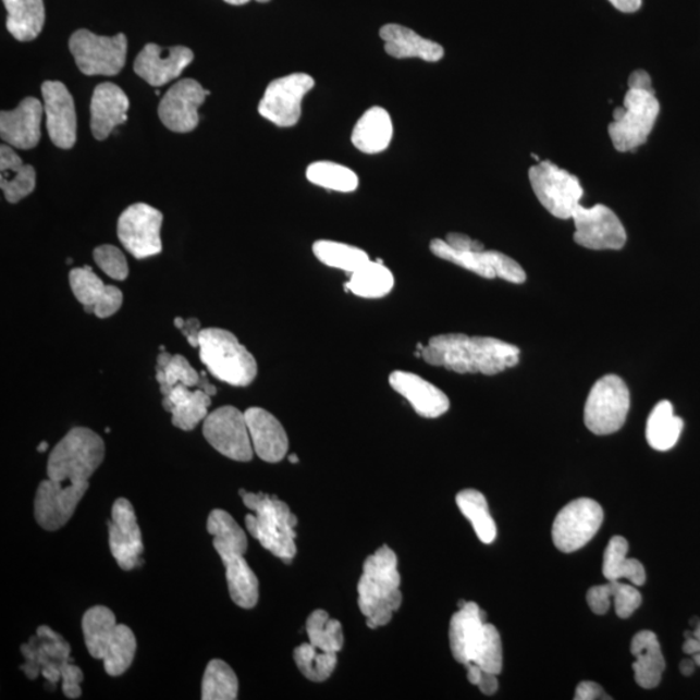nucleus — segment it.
Returning a JSON list of instances; mask_svg holds the SVG:
<instances>
[{
  "instance_id": "1",
  "label": "nucleus",
  "mask_w": 700,
  "mask_h": 700,
  "mask_svg": "<svg viewBox=\"0 0 700 700\" xmlns=\"http://www.w3.org/2000/svg\"><path fill=\"white\" fill-rule=\"evenodd\" d=\"M518 346L495 337L445 334L430 339L421 349L428 365L445 367L458 373L498 376L519 364Z\"/></svg>"
},
{
  "instance_id": "2",
  "label": "nucleus",
  "mask_w": 700,
  "mask_h": 700,
  "mask_svg": "<svg viewBox=\"0 0 700 700\" xmlns=\"http://www.w3.org/2000/svg\"><path fill=\"white\" fill-rule=\"evenodd\" d=\"M400 586L396 554L389 547L378 549L366 560L358 582V606L367 627L377 629L392 621L403 603Z\"/></svg>"
},
{
  "instance_id": "3",
  "label": "nucleus",
  "mask_w": 700,
  "mask_h": 700,
  "mask_svg": "<svg viewBox=\"0 0 700 700\" xmlns=\"http://www.w3.org/2000/svg\"><path fill=\"white\" fill-rule=\"evenodd\" d=\"M628 86L624 106L616 108L614 121L609 125L610 138L618 152L636 151L644 145L661 112L648 72L631 73Z\"/></svg>"
},
{
  "instance_id": "4",
  "label": "nucleus",
  "mask_w": 700,
  "mask_h": 700,
  "mask_svg": "<svg viewBox=\"0 0 700 700\" xmlns=\"http://www.w3.org/2000/svg\"><path fill=\"white\" fill-rule=\"evenodd\" d=\"M22 652L26 661L22 670L30 679L39 673L52 686L63 679L65 697L77 699L83 695L79 685L84 681V672L73 664L70 643L51 628L39 627L37 636L23 644Z\"/></svg>"
},
{
  "instance_id": "5",
  "label": "nucleus",
  "mask_w": 700,
  "mask_h": 700,
  "mask_svg": "<svg viewBox=\"0 0 700 700\" xmlns=\"http://www.w3.org/2000/svg\"><path fill=\"white\" fill-rule=\"evenodd\" d=\"M241 495L244 505L255 512V515L246 516L249 533L271 554L291 563L296 555L297 518L291 513L288 505L265 493L241 491Z\"/></svg>"
},
{
  "instance_id": "6",
  "label": "nucleus",
  "mask_w": 700,
  "mask_h": 700,
  "mask_svg": "<svg viewBox=\"0 0 700 700\" xmlns=\"http://www.w3.org/2000/svg\"><path fill=\"white\" fill-rule=\"evenodd\" d=\"M200 359L212 376L234 386H247L257 377L256 359L228 330L204 329L199 339Z\"/></svg>"
},
{
  "instance_id": "7",
  "label": "nucleus",
  "mask_w": 700,
  "mask_h": 700,
  "mask_svg": "<svg viewBox=\"0 0 700 700\" xmlns=\"http://www.w3.org/2000/svg\"><path fill=\"white\" fill-rule=\"evenodd\" d=\"M105 441L88 428L76 427L53 447L47 477L63 482L88 481L105 459Z\"/></svg>"
},
{
  "instance_id": "8",
  "label": "nucleus",
  "mask_w": 700,
  "mask_h": 700,
  "mask_svg": "<svg viewBox=\"0 0 700 700\" xmlns=\"http://www.w3.org/2000/svg\"><path fill=\"white\" fill-rule=\"evenodd\" d=\"M529 181L542 207L556 219H573L575 209L580 206L584 189L580 180L567 170L540 161L529 169Z\"/></svg>"
},
{
  "instance_id": "9",
  "label": "nucleus",
  "mask_w": 700,
  "mask_h": 700,
  "mask_svg": "<svg viewBox=\"0 0 700 700\" xmlns=\"http://www.w3.org/2000/svg\"><path fill=\"white\" fill-rule=\"evenodd\" d=\"M630 409V393L627 384L617 376L598 380L590 390L584 421L594 434L615 433L624 426Z\"/></svg>"
},
{
  "instance_id": "10",
  "label": "nucleus",
  "mask_w": 700,
  "mask_h": 700,
  "mask_svg": "<svg viewBox=\"0 0 700 700\" xmlns=\"http://www.w3.org/2000/svg\"><path fill=\"white\" fill-rule=\"evenodd\" d=\"M70 50L86 76H115L126 63L127 39L124 34L103 37L81 29L73 33Z\"/></svg>"
},
{
  "instance_id": "11",
  "label": "nucleus",
  "mask_w": 700,
  "mask_h": 700,
  "mask_svg": "<svg viewBox=\"0 0 700 700\" xmlns=\"http://www.w3.org/2000/svg\"><path fill=\"white\" fill-rule=\"evenodd\" d=\"M204 438L217 452L230 459L249 462L254 458L246 414L234 406H222L208 414L202 426Z\"/></svg>"
},
{
  "instance_id": "12",
  "label": "nucleus",
  "mask_w": 700,
  "mask_h": 700,
  "mask_svg": "<svg viewBox=\"0 0 700 700\" xmlns=\"http://www.w3.org/2000/svg\"><path fill=\"white\" fill-rule=\"evenodd\" d=\"M602 523L603 508L594 500L579 499L569 502L554 520V545L563 553H574L593 539Z\"/></svg>"
},
{
  "instance_id": "13",
  "label": "nucleus",
  "mask_w": 700,
  "mask_h": 700,
  "mask_svg": "<svg viewBox=\"0 0 700 700\" xmlns=\"http://www.w3.org/2000/svg\"><path fill=\"white\" fill-rule=\"evenodd\" d=\"M430 249L441 260L458 265L486 280L501 278L515 284L525 283L527 280L526 271L520 265L498 250H457L443 240H433Z\"/></svg>"
},
{
  "instance_id": "14",
  "label": "nucleus",
  "mask_w": 700,
  "mask_h": 700,
  "mask_svg": "<svg viewBox=\"0 0 700 700\" xmlns=\"http://www.w3.org/2000/svg\"><path fill=\"white\" fill-rule=\"evenodd\" d=\"M315 87L307 73H294L271 83L258 105V113L280 127L295 126L302 118L305 95Z\"/></svg>"
},
{
  "instance_id": "15",
  "label": "nucleus",
  "mask_w": 700,
  "mask_h": 700,
  "mask_svg": "<svg viewBox=\"0 0 700 700\" xmlns=\"http://www.w3.org/2000/svg\"><path fill=\"white\" fill-rule=\"evenodd\" d=\"M162 213L145 202H137L124 210L118 224L119 240L135 258L161 254Z\"/></svg>"
},
{
  "instance_id": "16",
  "label": "nucleus",
  "mask_w": 700,
  "mask_h": 700,
  "mask_svg": "<svg viewBox=\"0 0 700 700\" xmlns=\"http://www.w3.org/2000/svg\"><path fill=\"white\" fill-rule=\"evenodd\" d=\"M90 488V482H63L47 479L40 482L34 501V515L46 531H58L71 520Z\"/></svg>"
},
{
  "instance_id": "17",
  "label": "nucleus",
  "mask_w": 700,
  "mask_h": 700,
  "mask_svg": "<svg viewBox=\"0 0 700 700\" xmlns=\"http://www.w3.org/2000/svg\"><path fill=\"white\" fill-rule=\"evenodd\" d=\"M576 233L574 240L579 246L593 250H618L627 243V231L614 210L597 204L591 208L581 204L573 214Z\"/></svg>"
},
{
  "instance_id": "18",
  "label": "nucleus",
  "mask_w": 700,
  "mask_h": 700,
  "mask_svg": "<svg viewBox=\"0 0 700 700\" xmlns=\"http://www.w3.org/2000/svg\"><path fill=\"white\" fill-rule=\"evenodd\" d=\"M210 93L195 79H182L162 97L159 115L174 133H189L199 124V108Z\"/></svg>"
},
{
  "instance_id": "19",
  "label": "nucleus",
  "mask_w": 700,
  "mask_h": 700,
  "mask_svg": "<svg viewBox=\"0 0 700 700\" xmlns=\"http://www.w3.org/2000/svg\"><path fill=\"white\" fill-rule=\"evenodd\" d=\"M42 95L47 132L53 145L71 149L77 140V115L70 90L58 81H47Z\"/></svg>"
},
{
  "instance_id": "20",
  "label": "nucleus",
  "mask_w": 700,
  "mask_h": 700,
  "mask_svg": "<svg viewBox=\"0 0 700 700\" xmlns=\"http://www.w3.org/2000/svg\"><path fill=\"white\" fill-rule=\"evenodd\" d=\"M110 548L115 562L124 570L140 566L143 542L140 528L131 501L119 499L112 507Z\"/></svg>"
},
{
  "instance_id": "21",
  "label": "nucleus",
  "mask_w": 700,
  "mask_h": 700,
  "mask_svg": "<svg viewBox=\"0 0 700 700\" xmlns=\"http://www.w3.org/2000/svg\"><path fill=\"white\" fill-rule=\"evenodd\" d=\"M194 61V52L185 46L170 49L149 44L135 59L134 71L153 87H161L179 78L185 67Z\"/></svg>"
},
{
  "instance_id": "22",
  "label": "nucleus",
  "mask_w": 700,
  "mask_h": 700,
  "mask_svg": "<svg viewBox=\"0 0 700 700\" xmlns=\"http://www.w3.org/2000/svg\"><path fill=\"white\" fill-rule=\"evenodd\" d=\"M70 283L74 296L84 305L86 312L100 319L115 315L124 303L120 288L106 285L90 267L73 269Z\"/></svg>"
},
{
  "instance_id": "23",
  "label": "nucleus",
  "mask_w": 700,
  "mask_h": 700,
  "mask_svg": "<svg viewBox=\"0 0 700 700\" xmlns=\"http://www.w3.org/2000/svg\"><path fill=\"white\" fill-rule=\"evenodd\" d=\"M390 385L401 396L409 401L413 409L420 417L439 418L444 416L451 407V401L446 394L417 373L393 371L390 376Z\"/></svg>"
},
{
  "instance_id": "24",
  "label": "nucleus",
  "mask_w": 700,
  "mask_h": 700,
  "mask_svg": "<svg viewBox=\"0 0 700 700\" xmlns=\"http://www.w3.org/2000/svg\"><path fill=\"white\" fill-rule=\"evenodd\" d=\"M45 108L36 98H26L16 110L0 114V135L13 148L32 149L40 139Z\"/></svg>"
},
{
  "instance_id": "25",
  "label": "nucleus",
  "mask_w": 700,
  "mask_h": 700,
  "mask_svg": "<svg viewBox=\"0 0 700 700\" xmlns=\"http://www.w3.org/2000/svg\"><path fill=\"white\" fill-rule=\"evenodd\" d=\"M244 414L257 457L269 464L281 462L288 452V437L281 421L261 407H250Z\"/></svg>"
},
{
  "instance_id": "26",
  "label": "nucleus",
  "mask_w": 700,
  "mask_h": 700,
  "mask_svg": "<svg viewBox=\"0 0 700 700\" xmlns=\"http://www.w3.org/2000/svg\"><path fill=\"white\" fill-rule=\"evenodd\" d=\"M131 103L126 94L118 85L101 84L93 94L91 132L95 139L105 140L113 133L114 127L125 124Z\"/></svg>"
},
{
  "instance_id": "27",
  "label": "nucleus",
  "mask_w": 700,
  "mask_h": 700,
  "mask_svg": "<svg viewBox=\"0 0 700 700\" xmlns=\"http://www.w3.org/2000/svg\"><path fill=\"white\" fill-rule=\"evenodd\" d=\"M486 623L484 611H481L477 603H460L458 613L452 617L449 630L455 661L464 665L472 663Z\"/></svg>"
},
{
  "instance_id": "28",
  "label": "nucleus",
  "mask_w": 700,
  "mask_h": 700,
  "mask_svg": "<svg viewBox=\"0 0 700 700\" xmlns=\"http://www.w3.org/2000/svg\"><path fill=\"white\" fill-rule=\"evenodd\" d=\"M384 50L394 59H420L438 63L444 58V47L434 40L419 36L417 32L400 24H386L379 32Z\"/></svg>"
},
{
  "instance_id": "29",
  "label": "nucleus",
  "mask_w": 700,
  "mask_h": 700,
  "mask_svg": "<svg viewBox=\"0 0 700 700\" xmlns=\"http://www.w3.org/2000/svg\"><path fill=\"white\" fill-rule=\"evenodd\" d=\"M212 396L201 389L179 384L162 400L164 409L172 414V423L182 431H193L208 417Z\"/></svg>"
},
{
  "instance_id": "30",
  "label": "nucleus",
  "mask_w": 700,
  "mask_h": 700,
  "mask_svg": "<svg viewBox=\"0 0 700 700\" xmlns=\"http://www.w3.org/2000/svg\"><path fill=\"white\" fill-rule=\"evenodd\" d=\"M156 380L160 385L162 396H165L175 385L183 384L189 389H201L210 396H214L217 389L209 383L207 373L197 372L187 361L186 357L181 355H170L162 349L156 365Z\"/></svg>"
},
{
  "instance_id": "31",
  "label": "nucleus",
  "mask_w": 700,
  "mask_h": 700,
  "mask_svg": "<svg viewBox=\"0 0 700 700\" xmlns=\"http://www.w3.org/2000/svg\"><path fill=\"white\" fill-rule=\"evenodd\" d=\"M393 138L391 114L382 107L369 108L352 132V143L358 151L376 155L385 151Z\"/></svg>"
},
{
  "instance_id": "32",
  "label": "nucleus",
  "mask_w": 700,
  "mask_h": 700,
  "mask_svg": "<svg viewBox=\"0 0 700 700\" xmlns=\"http://www.w3.org/2000/svg\"><path fill=\"white\" fill-rule=\"evenodd\" d=\"M631 654L636 656L634 664L636 683L643 689H654L662 681L665 661L655 634L642 630L630 643Z\"/></svg>"
},
{
  "instance_id": "33",
  "label": "nucleus",
  "mask_w": 700,
  "mask_h": 700,
  "mask_svg": "<svg viewBox=\"0 0 700 700\" xmlns=\"http://www.w3.org/2000/svg\"><path fill=\"white\" fill-rule=\"evenodd\" d=\"M243 552L229 550L222 552L221 556L224 568H226V580L231 600L242 609H254L258 602V580L253 568L244 560Z\"/></svg>"
},
{
  "instance_id": "34",
  "label": "nucleus",
  "mask_w": 700,
  "mask_h": 700,
  "mask_svg": "<svg viewBox=\"0 0 700 700\" xmlns=\"http://www.w3.org/2000/svg\"><path fill=\"white\" fill-rule=\"evenodd\" d=\"M36 170L25 165L20 156L9 146L0 147V187L7 201L16 204L36 188Z\"/></svg>"
},
{
  "instance_id": "35",
  "label": "nucleus",
  "mask_w": 700,
  "mask_h": 700,
  "mask_svg": "<svg viewBox=\"0 0 700 700\" xmlns=\"http://www.w3.org/2000/svg\"><path fill=\"white\" fill-rule=\"evenodd\" d=\"M7 29L20 42L36 39L44 29L46 12L44 0H3Z\"/></svg>"
},
{
  "instance_id": "36",
  "label": "nucleus",
  "mask_w": 700,
  "mask_h": 700,
  "mask_svg": "<svg viewBox=\"0 0 700 700\" xmlns=\"http://www.w3.org/2000/svg\"><path fill=\"white\" fill-rule=\"evenodd\" d=\"M628 550L629 543L624 537L615 536L610 540L603 555V576L609 581L627 579L634 586L641 587L646 581L644 567L640 561L628 558Z\"/></svg>"
},
{
  "instance_id": "37",
  "label": "nucleus",
  "mask_w": 700,
  "mask_h": 700,
  "mask_svg": "<svg viewBox=\"0 0 700 700\" xmlns=\"http://www.w3.org/2000/svg\"><path fill=\"white\" fill-rule=\"evenodd\" d=\"M683 430L684 420L675 416L672 404L664 400L650 414L646 439L655 451L667 452L677 444Z\"/></svg>"
},
{
  "instance_id": "38",
  "label": "nucleus",
  "mask_w": 700,
  "mask_h": 700,
  "mask_svg": "<svg viewBox=\"0 0 700 700\" xmlns=\"http://www.w3.org/2000/svg\"><path fill=\"white\" fill-rule=\"evenodd\" d=\"M394 285L392 271L382 260L369 261L351 274L345 291L363 298H382L391 294Z\"/></svg>"
},
{
  "instance_id": "39",
  "label": "nucleus",
  "mask_w": 700,
  "mask_h": 700,
  "mask_svg": "<svg viewBox=\"0 0 700 700\" xmlns=\"http://www.w3.org/2000/svg\"><path fill=\"white\" fill-rule=\"evenodd\" d=\"M115 627H118V623H115V616L110 609L95 606L86 611L83 618V631L86 648L93 658L103 661Z\"/></svg>"
},
{
  "instance_id": "40",
  "label": "nucleus",
  "mask_w": 700,
  "mask_h": 700,
  "mask_svg": "<svg viewBox=\"0 0 700 700\" xmlns=\"http://www.w3.org/2000/svg\"><path fill=\"white\" fill-rule=\"evenodd\" d=\"M312 254L326 267L345 271L346 274L355 273L370 261L369 255L361 248L349 246V244L318 241L312 244Z\"/></svg>"
},
{
  "instance_id": "41",
  "label": "nucleus",
  "mask_w": 700,
  "mask_h": 700,
  "mask_svg": "<svg viewBox=\"0 0 700 700\" xmlns=\"http://www.w3.org/2000/svg\"><path fill=\"white\" fill-rule=\"evenodd\" d=\"M457 505L460 513L466 516L477 532L479 540L484 543H492L498 536V527L489 513L488 502L484 494L466 489L457 495Z\"/></svg>"
},
{
  "instance_id": "42",
  "label": "nucleus",
  "mask_w": 700,
  "mask_h": 700,
  "mask_svg": "<svg viewBox=\"0 0 700 700\" xmlns=\"http://www.w3.org/2000/svg\"><path fill=\"white\" fill-rule=\"evenodd\" d=\"M307 179L312 185L336 193L356 192L358 175L352 169L332 161H316L307 169Z\"/></svg>"
},
{
  "instance_id": "43",
  "label": "nucleus",
  "mask_w": 700,
  "mask_h": 700,
  "mask_svg": "<svg viewBox=\"0 0 700 700\" xmlns=\"http://www.w3.org/2000/svg\"><path fill=\"white\" fill-rule=\"evenodd\" d=\"M137 651V640L133 630L124 624H118L103 658L105 668L110 676H121L131 668Z\"/></svg>"
},
{
  "instance_id": "44",
  "label": "nucleus",
  "mask_w": 700,
  "mask_h": 700,
  "mask_svg": "<svg viewBox=\"0 0 700 700\" xmlns=\"http://www.w3.org/2000/svg\"><path fill=\"white\" fill-rule=\"evenodd\" d=\"M237 689H240V683L228 663L219 659L209 662L204 673L201 699L234 700L237 698Z\"/></svg>"
},
{
  "instance_id": "45",
  "label": "nucleus",
  "mask_w": 700,
  "mask_h": 700,
  "mask_svg": "<svg viewBox=\"0 0 700 700\" xmlns=\"http://www.w3.org/2000/svg\"><path fill=\"white\" fill-rule=\"evenodd\" d=\"M294 658L298 670L312 683H323L330 678L337 663L336 652L319 650L310 642L298 646Z\"/></svg>"
},
{
  "instance_id": "46",
  "label": "nucleus",
  "mask_w": 700,
  "mask_h": 700,
  "mask_svg": "<svg viewBox=\"0 0 700 700\" xmlns=\"http://www.w3.org/2000/svg\"><path fill=\"white\" fill-rule=\"evenodd\" d=\"M307 631L309 642L319 650L337 654L343 649L342 624L331 618L323 610H317L308 617Z\"/></svg>"
},
{
  "instance_id": "47",
  "label": "nucleus",
  "mask_w": 700,
  "mask_h": 700,
  "mask_svg": "<svg viewBox=\"0 0 700 700\" xmlns=\"http://www.w3.org/2000/svg\"><path fill=\"white\" fill-rule=\"evenodd\" d=\"M472 663L478 664L482 671L500 675L504 661H502L501 636L494 625L486 623Z\"/></svg>"
},
{
  "instance_id": "48",
  "label": "nucleus",
  "mask_w": 700,
  "mask_h": 700,
  "mask_svg": "<svg viewBox=\"0 0 700 700\" xmlns=\"http://www.w3.org/2000/svg\"><path fill=\"white\" fill-rule=\"evenodd\" d=\"M94 260L108 277L115 281H125L128 275L126 257L118 247L105 244L94 250Z\"/></svg>"
},
{
  "instance_id": "49",
  "label": "nucleus",
  "mask_w": 700,
  "mask_h": 700,
  "mask_svg": "<svg viewBox=\"0 0 700 700\" xmlns=\"http://www.w3.org/2000/svg\"><path fill=\"white\" fill-rule=\"evenodd\" d=\"M611 581V600H614L616 615L622 618H628L634 615L635 611L641 606L642 595L634 586L616 580Z\"/></svg>"
},
{
  "instance_id": "50",
  "label": "nucleus",
  "mask_w": 700,
  "mask_h": 700,
  "mask_svg": "<svg viewBox=\"0 0 700 700\" xmlns=\"http://www.w3.org/2000/svg\"><path fill=\"white\" fill-rule=\"evenodd\" d=\"M611 581L604 586L590 588L587 595V601L591 611L597 615H604L611 607Z\"/></svg>"
},
{
  "instance_id": "51",
  "label": "nucleus",
  "mask_w": 700,
  "mask_h": 700,
  "mask_svg": "<svg viewBox=\"0 0 700 700\" xmlns=\"http://www.w3.org/2000/svg\"><path fill=\"white\" fill-rule=\"evenodd\" d=\"M445 242L454 249L457 250H484V244L471 240L470 236L451 233L446 235Z\"/></svg>"
},
{
  "instance_id": "52",
  "label": "nucleus",
  "mask_w": 700,
  "mask_h": 700,
  "mask_svg": "<svg viewBox=\"0 0 700 700\" xmlns=\"http://www.w3.org/2000/svg\"><path fill=\"white\" fill-rule=\"evenodd\" d=\"M576 700L610 699L600 685L591 681H584L577 686Z\"/></svg>"
},
{
  "instance_id": "53",
  "label": "nucleus",
  "mask_w": 700,
  "mask_h": 700,
  "mask_svg": "<svg viewBox=\"0 0 700 700\" xmlns=\"http://www.w3.org/2000/svg\"><path fill=\"white\" fill-rule=\"evenodd\" d=\"M180 331L183 335L186 336L189 345L194 346V348H199V339L201 332L199 319L188 318L187 321L183 323Z\"/></svg>"
},
{
  "instance_id": "54",
  "label": "nucleus",
  "mask_w": 700,
  "mask_h": 700,
  "mask_svg": "<svg viewBox=\"0 0 700 700\" xmlns=\"http://www.w3.org/2000/svg\"><path fill=\"white\" fill-rule=\"evenodd\" d=\"M477 686H479L480 691L484 692L486 696H493L494 692L499 690L498 675L482 671L480 681Z\"/></svg>"
},
{
  "instance_id": "55",
  "label": "nucleus",
  "mask_w": 700,
  "mask_h": 700,
  "mask_svg": "<svg viewBox=\"0 0 700 700\" xmlns=\"http://www.w3.org/2000/svg\"><path fill=\"white\" fill-rule=\"evenodd\" d=\"M609 2L624 13L637 12L642 5V0H609Z\"/></svg>"
},
{
  "instance_id": "56",
  "label": "nucleus",
  "mask_w": 700,
  "mask_h": 700,
  "mask_svg": "<svg viewBox=\"0 0 700 700\" xmlns=\"http://www.w3.org/2000/svg\"><path fill=\"white\" fill-rule=\"evenodd\" d=\"M467 668V678L472 685H478L482 675V670L478 664L468 663L465 665Z\"/></svg>"
},
{
  "instance_id": "57",
  "label": "nucleus",
  "mask_w": 700,
  "mask_h": 700,
  "mask_svg": "<svg viewBox=\"0 0 700 700\" xmlns=\"http://www.w3.org/2000/svg\"><path fill=\"white\" fill-rule=\"evenodd\" d=\"M696 665L695 659H692V661H690V659H686V661H683L681 664H679V671H681L683 675L690 676L695 673Z\"/></svg>"
},
{
  "instance_id": "58",
  "label": "nucleus",
  "mask_w": 700,
  "mask_h": 700,
  "mask_svg": "<svg viewBox=\"0 0 700 700\" xmlns=\"http://www.w3.org/2000/svg\"><path fill=\"white\" fill-rule=\"evenodd\" d=\"M692 636H695L697 638V641L699 642V646H700V622L697 625V627L695 628V631H692ZM692 656H695L692 659H695L696 664L699 665V667H700V651L698 652V654L692 655Z\"/></svg>"
},
{
  "instance_id": "59",
  "label": "nucleus",
  "mask_w": 700,
  "mask_h": 700,
  "mask_svg": "<svg viewBox=\"0 0 700 700\" xmlns=\"http://www.w3.org/2000/svg\"><path fill=\"white\" fill-rule=\"evenodd\" d=\"M224 2L231 4V5H243L247 4L250 2V0H224Z\"/></svg>"
},
{
  "instance_id": "60",
  "label": "nucleus",
  "mask_w": 700,
  "mask_h": 700,
  "mask_svg": "<svg viewBox=\"0 0 700 700\" xmlns=\"http://www.w3.org/2000/svg\"><path fill=\"white\" fill-rule=\"evenodd\" d=\"M47 447H49V444L44 441V443L38 446V452L44 453L47 451Z\"/></svg>"
},
{
  "instance_id": "61",
  "label": "nucleus",
  "mask_w": 700,
  "mask_h": 700,
  "mask_svg": "<svg viewBox=\"0 0 700 700\" xmlns=\"http://www.w3.org/2000/svg\"><path fill=\"white\" fill-rule=\"evenodd\" d=\"M288 460L291 462V464H297L298 458L296 457L295 454H292L290 455Z\"/></svg>"
},
{
  "instance_id": "62",
  "label": "nucleus",
  "mask_w": 700,
  "mask_h": 700,
  "mask_svg": "<svg viewBox=\"0 0 700 700\" xmlns=\"http://www.w3.org/2000/svg\"><path fill=\"white\" fill-rule=\"evenodd\" d=\"M256 2H258V3H269L270 0H256Z\"/></svg>"
}]
</instances>
